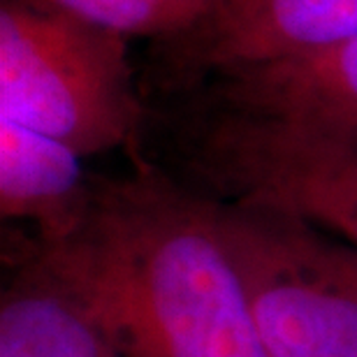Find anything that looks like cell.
<instances>
[{"mask_svg": "<svg viewBox=\"0 0 357 357\" xmlns=\"http://www.w3.org/2000/svg\"><path fill=\"white\" fill-rule=\"evenodd\" d=\"M144 96L130 40L49 0H0V119L84 158H137Z\"/></svg>", "mask_w": 357, "mask_h": 357, "instance_id": "cell-3", "label": "cell"}, {"mask_svg": "<svg viewBox=\"0 0 357 357\" xmlns=\"http://www.w3.org/2000/svg\"><path fill=\"white\" fill-rule=\"evenodd\" d=\"M248 199L271 202L302 213L357 248V169L309 178Z\"/></svg>", "mask_w": 357, "mask_h": 357, "instance_id": "cell-9", "label": "cell"}, {"mask_svg": "<svg viewBox=\"0 0 357 357\" xmlns=\"http://www.w3.org/2000/svg\"><path fill=\"white\" fill-rule=\"evenodd\" d=\"M84 160L59 139L0 119V218L33 230L17 251L56 246L84 225L96 192Z\"/></svg>", "mask_w": 357, "mask_h": 357, "instance_id": "cell-6", "label": "cell"}, {"mask_svg": "<svg viewBox=\"0 0 357 357\" xmlns=\"http://www.w3.org/2000/svg\"><path fill=\"white\" fill-rule=\"evenodd\" d=\"M357 35V0H220L206 35L183 49H146L142 70L267 61Z\"/></svg>", "mask_w": 357, "mask_h": 357, "instance_id": "cell-5", "label": "cell"}, {"mask_svg": "<svg viewBox=\"0 0 357 357\" xmlns=\"http://www.w3.org/2000/svg\"><path fill=\"white\" fill-rule=\"evenodd\" d=\"M79 19L144 40L146 49H183L216 24L220 0H49Z\"/></svg>", "mask_w": 357, "mask_h": 357, "instance_id": "cell-8", "label": "cell"}, {"mask_svg": "<svg viewBox=\"0 0 357 357\" xmlns=\"http://www.w3.org/2000/svg\"><path fill=\"white\" fill-rule=\"evenodd\" d=\"M47 262L119 357H267L204 192L146 160L96 174L84 225Z\"/></svg>", "mask_w": 357, "mask_h": 357, "instance_id": "cell-1", "label": "cell"}, {"mask_svg": "<svg viewBox=\"0 0 357 357\" xmlns=\"http://www.w3.org/2000/svg\"><path fill=\"white\" fill-rule=\"evenodd\" d=\"M0 357H119L75 292L33 253L14 255L0 295Z\"/></svg>", "mask_w": 357, "mask_h": 357, "instance_id": "cell-7", "label": "cell"}, {"mask_svg": "<svg viewBox=\"0 0 357 357\" xmlns=\"http://www.w3.org/2000/svg\"><path fill=\"white\" fill-rule=\"evenodd\" d=\"M209 197L267 357H357V248L302 213Z\"/></svg>", "mask_w": 357, "mask_h": 357, "instance_id": "cell-4", "label": "cell"}, {"mask_svg": "<svg viewBox=\"0 0 357 357\" xmlns=\"http://www.w3.org/2000/svg\"><path fill=\"white\" fill-rule=\"evenodd\" d=\"M139 158L190 188L248 199L357 169V35L313 52L142 70Z\"/></svg>", "mask_w": 357, "mask_h": 357, "instance_id": "cell-2", "label": "cell"}]
</instances>
